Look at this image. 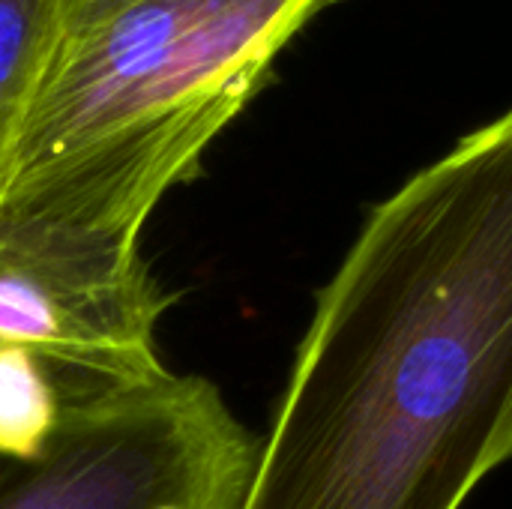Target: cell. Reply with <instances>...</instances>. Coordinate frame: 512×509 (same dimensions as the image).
I'll return each mask as SVG.
<instances>
[{"label":"cell","mask_w":512,"mask_h":509,"mask_svg":"<svg viewBox=\"0 0 512 509\" xmlns=\"http://www.w3.org/2000/svg\"><path fill=\"white\" fill-rule=\"evenodd\" d=\"M129 0H57V15H60V36L75 33L105 15H111L114 9H120Z\"/></svg>","instance_id":"6"},{"label":"cell","mask_w":512,"mask_h":509,"mask_svg":"<svg viewBox=\"0 0 512 509\" xmlns=\"http://www.w3.org/2000/svg\"><path fill=\"white\" fill-rule=\"evenodd\" d=\"M512 456V108L372 207L237 509H462Z\"/></svg>","instance_id":"1"},{"label":"cell","mask_w":512,"mask_h":509,"mask_svg":"<svg viewBox=\"0 0 512 509\" xmlns=\"http://www.w3.org/2000/svg\"><path fill=\"white\" fill-rule=\"evenodd\" d=\"M336 3L129 0L60 36L9 180L102 162L165 192L189 183L207 147L264 87L279 51Z\"/></svg>","instance_id":"2"},{"label":"cell","mask_w":512,"mask_h":509,"mask_svg":"<svg viewBox=\"0 0 512 509\" xmlns=\"http://www.w3.org/2000/svg\"><path fill=\"white\" fill-rule=\"evenodd\" d=\"M57 39V0H0V195Z\"/></svg>","instance_id":"5"},{"label":"cell","mask_w":512,"mask_h":509,"mask_svg":"<svg viewBox=\"0 0 512 509\" xmlns=\"http://www.w3.org/2000/svg\"><path fill=\"white\" fill-rule=\"evenodd\" d=\"M255 456L210 378L168 372L36 456L0 453V509H237Z\"/></svg>","instance_id":"4"},{"label":"cell","mask_w":512,"mask_h":509,"mask_svg":"<svg viewBox=\"0 0 512 509\" xmlns=\"http://www.w3.org/2000/svg\"><path fill=\"white\" fill-rule=\"evenodd\" d=\"M171 300L141 246L0 222V453L36 456L72 420L165 378Z\"/></svg>","instance_id":"3"}]
</instances>
